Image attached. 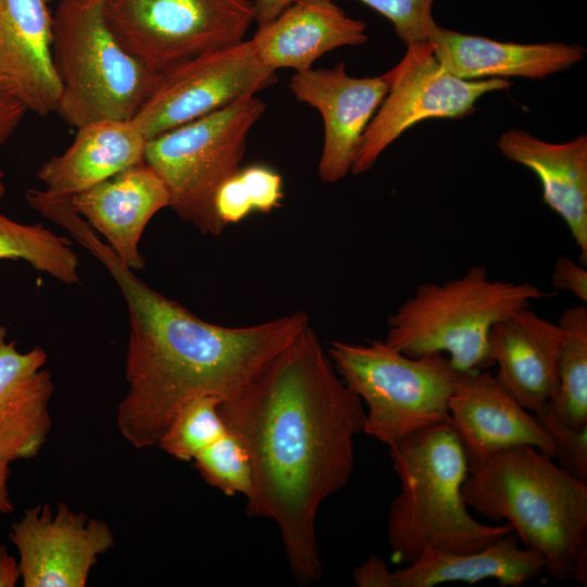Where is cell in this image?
Listing matches in <instances>:
<instances>
[{
    "label": "cell",
    "mask_w": 587,
    "mask_h": 587,
    "mask_svg": "<svg viewBox=\"0 0 587 587\" xmlns=\"http://www.w3.org/2000/svg\"><path fill=\"white\" fill-rule=\"evenodd\" d=\"M345 384L366 405L363 433L387 446L446 423L457 371L445 354L412 358L385 340L333 341L327 350Z\"/></svg>",
    "instance_id": "7"
},
{
    "label": "cell",
    "mask_w": 587,
    "mask_h": 587,
    "mask_svg": "<svg viewBox=\"0 0 587 587\" xmlns=\"http://www.w3.org/2000/svg\"><path fill=\"white\" fill-rule=\"evenodd\" d=\"M563 339L558 362V388L548 403L565 423L587 425V307L563 311L559 322Z\"/></svg>",
    "instance_id": "24"
},
{
    "label": "cell",
    "mask_w": 587,
    "mask_h": 587,
    "mask_svg": "<svg viewBox=\"0 0 587 587\" xmlns=\"http://www.w3.org/2000/svg\"><path fill=\"white\" fill-rule=\"evenodd\" d=\"M386 18L401 41L408 46L428 40L437 26L432 15L435 0H359Z\"/></svg>",
    "instance_id": "30"
},
{
    "label": "cell",
    "mask_w": 587,
    "mask_h": 587,
    "mask_svg": "<svg viewBox=\"0 0 587 587\" xmlns=\"http://www.w3.org/2000/svg\"><path fill=\"white\" fill-rule=\"evenodd\" d=\"M107 0H61L52 20V55L61 84L55 112L80 128L130 121L159 73L126 51L110 30Z\"/></svg>",
    "instance_id": "6"
},
{
    "label": "cell",
    "mask_w": 587,
    "mask_h": 587,
    "mask_svg": "<svg viewBox=\"0 0 587 587\" xmlns=\"http://www.w3.org/2000/svg\"><path fill=\"white\" fill-rule=\"evenodd\" d=\"M542 555L519 546L514 532L471 552H427L392 571L394 587H432L446 583L475 584L496 579L502 587H521L545 572Z\"/></svg>",
    "instance_id": "23"
},
{
    "label": "cell",
    "mask_w": 587,
    "mask_h": 587,
    "mask_svg": "<svg viewBox=\"0 0 587 587\" xmlns=\"http://www.w3.org/2000/svg\"><path fill=\"white\" fill-rule=\"evenodd\" d=\"M9 464L10 463L0 460V514H10L14 511L8 489L10 475Z\"/></svg>",
    "instance_id": "36"
},
{
    "label": "cell",
    "mask_w": 587,
    "mask_h": 587,
    "mask_svg": "<svg viewBox=\"0 0 587 587\" xmlns=\"http://www.w3.org/2000/svg\"><path fill=\"white\" fill-rule=\"evenodd\" d=\"M122 47L157 73L237 43L254 21L251 0H107Z\"/></svg>",
    "instance_id": "9"
},
{
    "label": "cell",
    "mask_w": 587,
    "mask_h": 587,
    "mask_svg": "<svg viewBox=\"0 0 587 587\" xmlns=\"http://www.w3.org/2000/svg\"><path fill=\"white\" fill-rule=\"evenodd\" d=\"M552 285L559 290L571 292L583 303L587 302V270L566 257H560L554 264Z\"/></svg>",
    "instance_id": "31"
},
{
    "label": "cell",
    "mask_w": 587,
    "mask_h": 587,
    "mask_svg": "<svg viewBox=\"0 0 587 587\" xmlns=\"http://www.w3.org/2000/svg\"><path fill=\"white\" fill-rule=\"evenodd\" d=\"M289 88L299 101L322 115L321 179L328 184L342 179L351 172L361 138L388 92L385 77H353L339 62L332 68L297 72Z\"/></svg>",
    "instance_id": "13"
},
{
    "label": "cell",
    "mask_w": 587,
    "mask_h": 587,
    "mask_svg": "<svg viewBox=\"0 0 587 587\" xmlns=\"http://www.w3.org/2000/svg\"><path fill=\"white\" fill-rule=\"evenodd\" d=\"M547 294L530 283L492 280L486 267L471 266L445 283H423L387 321L385 342L412 358L445 354L457 372L494 365L488 336L512 311Z\"/></svg>",
    "instance_id": "5"
},
{
    "label": "cell",
    "mask_w": 587,
    "mask_h": 587,
    "mask_svg": "<svg viewBox=\"0 0 587 587\" xmlns=\"http://www.w3.org/2000/svg\"><path fill=\"white\" fill-rule=\"evenodd\" d=\"M497 147L510 161L530 170L542 187V201L567 226L587 265V136L562 143L544 141L519 128L501 134Z\"/></svg>",
    "instance_id": "20"
},
{
    "label": "cell",
    "mask_w": 587,
    "mask_h": 587,
    "mask_svg": "<svg viewBox=\"0 0 587 587\" xmlns=\"http://www.w3.org/2000/svg\"><path fill=\"white\" fill-rule=\"evenodd\" d=\"M57 224L104 265L125 299L128 389L117 405L116 426L137 449L157 446L190 399L236 395L311 325L301 311L247 327L207 322L135 276L72 209L63 210Z\"/></svg>",
    "instance_id": "2"
},
{
    "label": "cell",
    "mask_w": 587,
    "mask_h": 587,
    "mask_svg": "<svg viewBox=\"0 0 587 587\" xmlns=\"http://www.w3.org/2000/svg\"><path fill=\"white\" fill-rule=\"evenodd\" d=\"M72 209L133 271L145 268L139 241L149 221L170 205L162 178L143 161L70 197Z\"/></svg>",
    "instance_id": "16"
},
{
    "label": "cell",
    "mask_w": 587,
    "mask_h": 587,
    "mask_svg": "<svg viewBox=\"0 0 587 587\" xmlns=\"http://www.w3.org/2000/svg\"><path fill=\"white\" fill-rule=\"evenodd\" d=\"M20 578L18 562L0 545V587H14Z\"/></svg>",
    "instance_id": "34"
},
{
    "label": "cell",
    "mask_w": 587,
    "mask_h": 587,
    "mask_svg": "<svg viewBox=\"0 0 587 587\" xmlns=\"http://www.w3.org/2000/svg\"><path fill=\"white\" fill-rule=\"evenodd\" d=\"M469 509L505 521L525 547L538 551L545 572L572 577L575 558L587 545V484L527 446L469 462L462 486Z\"/></svg>",
    "instance_id": "4"
},
{
    "label": "cell",
    "mask_w": 587,
    "mask_h": 587,
    "mask_svg": "<svg viewBox=\"0 0 587 587\" xmlns=\"http://www.w3.org/2000/svg\"><path fill=\"white\" fill-rule=\"evenodd\" d=\"M448 411V423L469 462L520 446L554 459L553 440L535 414L507 394L486 370L457 373Z\"/></svg>",
    "instance_id": "14"
},
{
    "label": "cell",
    "mask_w": 587,
    "mask_h": 587,
    "mask_svg": "<svg viewBox=\"0 0 587 587\" xmlns=\"http://www.w3.org/2000/svg\"><path fill=\"white\" fill-rule=\"evenodd\" d=\"M369 39L366 24L349 16L332 0H296L259 26L251 41L272 68L302 72L328 51Z\"/></svg>",
    "instance_id": "19"
},
{
    "label": "cell",
    "mask_w": 587,
    "mask_h": 587,
    "mask_svg": "<svg viewBox=\"0 0 587 587\" xmlns=\"http://www.w3.org/2000/svg\"><path fill=\"white\" fill-rule=\"evenodd\" d=\"M388 92L367 125L351 172H367L379 155L415 124L470 115L484 95L508 89L507 78L461 79L436 59L428 40L407 46L402 60L383 74Z\"/></svg>",
    "instance_id": "10"
},
{
    "label": "cell",
    "mask_w": 587,
    "mask_h": 587,
    "mask_svg": "<svg viewBox=\"0 0 587 587\" xmlns=\"http://www.w3.org/2000/svg\"><path fill=\"white\" fill-rule=\"evenodd\" d=\"M352 578L359 587H394L392 571L376 554L354 567Z\"/></svg>",
    "instance_id": "32"
},
{
    "label": "cell",
    "mask_w": 587,
    "mask_h": 587,
    "mask_svg": "<svg viewBox=\"0 0 587 587\" xmlns=\"http://www.w3.org/2000/svg\"><path fill=\"white\" fill-rule=\"evenodd\" d=\"M24 260L61 283H78L79 261L71 240L42 224H22L0 212V260Z\"/></svg>",
    "instance_id": "25"
},
{
    "label": "cell",
    "mask_w": 587,
    "mask_h": 587,
    "mask_svg": "<svg viewBox=\"0 0 587 587\" xmlns=\"http://www.w3.org/2000/svg\"><path fill=\"white\" fill-rule=\"evenodd\" d=\"M0 326V460L36 457L51 429L53 382L45 369L47 352L35 347L20 352Z\"/></svg>",
    "instance_id": "18"
},
{
    "label": "cell",
    "mask_w": 587,
    "mask_h": 587,
    "mask_svg": "<svg viewBox=\"0 0 587 587\" xmlns=\"http://www.w3.org/2000/svg\"><path fill=\"white\" fill-rule=\"evenodd\" d=\"M265 111L255 95L147 140L145 162L162 178L170 208L201 234L220 235L213 201L240 167L247 137Z\"/></svg>",
    "instance_id": "8"
},
{
    "label": "cell",
    "mask_w": 587,
    "mask_h": 587,
    "mask_svg": "<svg viewBox=\"0 0 587 587\" xmlns=\"http://www.w3.org/2000/svg\"><path fill=\"white\" fill-rule=\"evenodd\" d=\"M48 2H51L52 0H47Z\"/></svg>",
    "instance_id": "38"
},
{
    "label": "cell",
    "mask_w": 587,
    "mask_h": 587,
    "mask_svg": "<svg viewBox=\"0 0 587 587\" xmlns=\"http://www.w3.org/2000/svg\"><path fill=\"white\" fill-rule=\"evenodd\" d=\"M284 199L283 178L263 164L240 167L217 189L213 207L220 223L226 227L252 212L268 213Z\"/></svg>",
    "instance_id": "26"
},
{
    "label": "cell",
    "mask_w": 587,
    "mask_h": 587,
    "mask_svg": "<svg viewBox=\"0 0 587 587\" xmlns=\"http://www.w3.org/2000/svg\"><path fill=\"white\" fill-rule=\"evenodd\" d=\"M4 195H5L4 174L0 170V200L4 197Z\"/></svg>",
    "instance_id": "37"
},
{
    "label": "cell",
    "mask_w": 587,
    "mask_h": 587,
    "mask_svg": "<svg viewBox=\"0 0 587 587\" xmlns=\"http://www.w3.org/2000/svg\"><path fill=\"white\" fill-rule=\"evenodd\" d=\"M388 447L400 483L387 520L395 564H410L427 552L475 551L513 532L508 523H480L470 513L462 495L469 460L448 422Z\"/></svg>",
    "instance_id": "3"
},
{
    "label": "cell",
    "mask_w": 587,
    "mask_h": 587,
    "mask_svg": "<svg viewBox=\"0 0 587 587\" xmlns=\"http://www.w3.org/2000/svg\"><path fill=\"white\" fill-rule=\"evenodd\" d=\"M218 410L250 455L254 486L247 514L275 522L294 577L317 582L316 517L353 473L362 400L309 325Z\"/></svg>",
    "instance_id": "1"
},
{
    "label": "cell",
    "mask_w": 587,
    "mask_h": 587,
    "mask_svg": "<svg viewBox=\"0 0 587 587\" xmlns=\"http://www.w3.org/2000/svg\"><path fill=\"white\" fill-rule=\"evenodd\" d=\"M195 467L210 486L224 495H241L248 500L253 492V470L250 455L240 441L227 432L201 451L192 461Z\"/></svg>",
    "instance_id": "28"
},
{
    "label": "cell",
    "mask_w": 587,
    "mask_h": 587,
    "mask_svg": "<svg viewBox=\"0 0 587 587\" xmlns=\"http://www.w3.org/2000/svg\"><path fill=\"white\" fill-rule=\"evenodd\" d=\"M146 143L132 121L92 122L77 128L72 145L48 159L37 177L47 191L72 197L143 162Z\"/></svg>",
    "instance_id": "22"
},
{
    "label": "cell",
    "mask_w": 587,
    "mask_h": 587,
    "mask_svg": "<svg viewBox=\"0 0 587 587\" xmlns=\"http://www.w3.org/2000/svg\"><path fill=\"white\" fill-rule=\"evenodd\" d=\"M276 82V71L260 58L251 39H243L159 73L130 121L148 140Z\"/></svg>",
    "instance_id": "11"
},
{
    "label": "cell",
    "mask_w": 587,
    "mask_h": 587,
    "mask_svg": "<svg viewBox=\"0 0 587 587\" xmlns=\"http://www.w3.org/2000/svg\"><path fill=\"white\" fill-rule=\"evenodd\" d=\"M26 112L24 104L0 89V147L10 139Z\"/></svg>",
    "instance_id": "33"
},
{
    "label": "cell",
    "mask_w": 587,
    "mask_h": 587,
    "mask_svg": "<svg viewBox=\"0 0 587 587\" xmlns=\"http://www.w3.org/2000/svg\"><path fill=\"white\" fill-rule=\"evenodd\" d=\"M563 339L557 323L519 308L490 328L489 355L498 366V385L534 413L551 401L558 388V362Z\"/></svg>",
    "instance_id": "17"
},
{
    "label": "cell",
    "mask_w": 587,
    "mask_h": 587,
    "mask_svg": "<svg viewBox=\"0 0 587 587\" xmlns=\"http://www.w3.org/2000/svg\"><path fill=\"white\" fill-rule=\"evenodd\" d=\"M296 0H255L254 3V21L258 25H262L290 5Z\"/></svg>",
    "instance_id": "35"
},
{
    "label": "cell",
    "mask_w": 587,
    "mask_h": 587,
    "mask_svg": "<svg viewBox=\"0 0 587 587\" xmlns=\"http://www.w3.org/2000/svg\"><path fill=\"white\" fill-rule=\"evenodd\" d=\"M554 444L559 466L582 482H587V425L576 427L562 421L546 403L534 412Z\"/></svg>",
    "instance_id": "29"
},
{
    "label": "cell",
    "mask_w": 587,
    "mask_h": 587,
    "mask_svg": "<svg viewBox=\"0 0 587 587\" xmlns=\"http://www.w3.org/2000/svg\"><path fill=\"white\" fill-rule=\"evenodd\" d=\"M24 587H85L98 557L115 545L102 520L61 502L37 504L10 526Z\"/></svg>",
    "instance_id": "12"
},
{
    "label": "cell",
    "mask_w": 587,
    "mask_h": 587,
    "mask_svg": "<svg viewBox=\"0 0 587 587\" xmlns=\"http://www.w3.org/2000/svg\"><path fill=\"white\" fill-rule=\"evenodd\" d=\"M428 41L439 63L466 80L510 76L538 79L570 68L586 53L579 45L501 42L438 25Z\"/></svg>",
    "instance_id": "21"
},
{
    "label": "cell",
    "mask_w": 587,
    "mask_h": 587,
    "mask_svg": "<svg viewBox=\"0 0 587 587\" xmlns=\"http://www.w3.org/2000/svg\"><path fill=\"white\" fill-rule=\"evenodd\" d=\"M220 403L221 399L211 395L197 396L187 401L157 446L176 460L192 462L227 432L218 410Z\"/></svg>",
    "instance_id": "27"
},
{
    "label": "cell",
    "mask_w": 587,
    "mask_h": 587,
    "mask_svg": "<svg viewBox=\"0 0 587 587\" xmlns=\"http://www.w3.org/2000/svg\"><path fill=\"white\" fill-rule=\"evenodd\" d=\"M48 3L0 0V89L39 116L55 112L61 95Z\"/></svg>",
    "instance_id": "15"
}]
</instances>
